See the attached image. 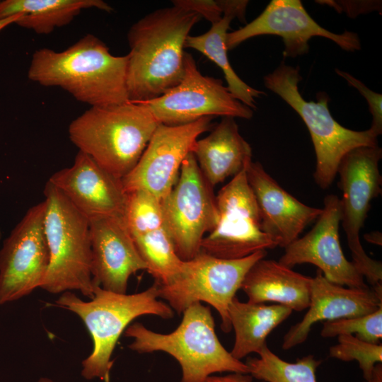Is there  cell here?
I'll list each match as a JSON object with an SVG mask.
<instances>
[{
  "instance_id": "6",
  "label": "cell",
  "mask_w": 382,
  "mask_h": 382,
  "mask_svg": "<svg viewBox=\"0 0 382 382\" xmlns=\"http://www.w3.org/2000/svg\"><path fill=\"white\" fill-rule=\"evenodd\" d=\"M43 193L50 265L41 288L51 294L77 290L91 299L93 283L89 221L49 181Z\"/></svg>"
},
{
  "instance_id": "17",
  "label": "cell",
  "mask_w": 382,
  "mask_h": 382,
  "mask_svg": "<svg viewBox=\"0 0 382 382\" xmlns=\"http://www.w3.org/2000/svg\"><path fill=\"white\" fill-rule=\"evenodd\" d=\"M89 221L124 216L127 192L113 176L88 155L79 151L72 166L53 173L48 180Z\"/></svg>"
},
{
  "instance_id": "27",
  "label": "cell",
  "mask_w": 382,
  "mask_h": 382,
  "mask_svg": "<svg viewBox=\"0 0 382 382\" xmlns=\"http://www.w3.org/2000/svg\"><path fill=\"white\" fill-rule=\"evenodd\" d=\"M257 354L260 357H249L245 361L253 378L266 382H317L316 371L321 361L313 355L304 356L291 363L279 358L267 345Z\"/></svg>"
},
{
  "instance_id": "1",
  "label": "cell",
  "mask_w": 382,
  "mask_h": 382,
  "mask_svg": "<svg viewBox=\"0 0 382 382\" xmlns=\"http://www.w3.org/2000/svg\"><path fill=\"white\" fill-rule=\"evenodd\" d=\"M202 17L173 6L148 13L129 28L127 87L129 101H146L177 85L184 74L185 41Z\"/></svg>"
},
{
  "instance_id": "38",
  "label": "cell",
  "mask_w": 382,
  "mask_h": 382,
  "mask_svg": "<svg viewBox=\"0 0 382 382\" xmlns=\"http://www.w3.org/2000/svg\"><path fill=\"white\" fill-rule=\"evenodd\" d=\"M1 237V228H0V238Z\"/></svg>"
},
{
  "instance_id": "13",
  "label": "cell",
  "mask_w": 382,
  "mask_h": 382,
  "mask_svg": "<svg viewBox=\"0 0 382 382\" xmlns=\"http://www.w3.org/2000/svg\"><path fill=\"white\" fill-rule=\"evenodd\" d=\"M45 201L31 207L4 241L0 250V304L41 288L50 265L44 230Z\"/></svg>"
},
{
  "instance_id": "3",
  "label": "cell",
  "mask_w": 382,
  "mask_h": 382,
  "mask_svg": "<svg viewBox=\"0 0 382 382\" xmlns=\"http://www.w3.org/2000/svg\"><path fill=\"white\" fill-rule=\"evenodd\" d=\"M160 123L141 102L91 107L68 129L71 141L99 166L122 179L136 166Z\"/></svg>"
},
{
  "instance_id": "9",
  "label": "cell",
  "mask_w": 382,
  "mask_h": 382,
  "mask_svg": "<svg viewBox=\"0 0 382 382\" xmlns=\"http://www.w3.org/2000/svg\"><path fill=\"white\" fill-rule=\"evenodd\" d=\"M382 149L378 145L360 146L348 151L337 168L338 186L342 192L341 224L346 234L352 263L366 278L371 287L382 286L381 262L371 258L359 239L371 202L381 193L382 177L379 161Z\"/></svg>"
},
{
  "instance_id": "24",
  "label": "cell",
  "mask_w": 382,
  "mask_h": 382,
  "mask_svg": "<svg viewBox=\"0 0 382 382\" xmlns=\"http://www.w3.org/2000/svg\"><path fill=\"white\" fill-rule=\"evenodd\" d=\"M292 311L280 304L242 302L235 296L228 308L231 325L235 332L231 354L241 360L250 353L257 354L267 345L266 339L270 333Z\"/></svg>"
},
{
  "instance_id": "16",
  "label": "cell",
  "mask_w": 382,
  "mask_h": 382,
  "mask_svg": "<svg viewBox=\"0 0 382 382\" xmlns=\"http://www.w3.org/2000/svg\"><path fill=\"white\" fill-rule=\"evenodd\" d=\"M340 221V199L336 195H328L313 228L286 246L279 262L291 269L310 263L333 284L349 288L368 287L364 277L344 255L339 236Z\"/></svg>"
},
{
  "instance_id": "33",
  "label": "cell",
  "mask_w": 382,
  "mask_h": 382,
  "mask_svg": "<svg viewBox=\"0 0 382 382\" xmlns=\"http://www.w3.org/2000/svg\"><path fill=\"white\" fill-rule=\"evenodd\" d=\"M249 374L231 373L225 376H210L205 382H253Z\"/></svg>"
},
{
  "instance_id": "31",
  "label": "cell",
  "mask_w": 382,
  "mask_h": 382,
  "mask_svg": "<svg viewBox=\"0 0 382 382\" xmlns=\"http://www.w3.org/2000/svg\"><path fill=\"white\" fill-rule=\"evenodd\" d=\"M172 2L173 6L195 12L212 24L219 22L223 16L217 1L175 0L172 1Z\"/></svg>"
},
{
  "instance_id": "30",
  "label": "cell",
  "mask_w": 382,
  "mask_h": 382,
  "mask_svg": "<svg viewBox=\"0 0 382 382\" xmlns=\"http://www.w3.org/2000/svg\"><path fill=\"white\" fill-rule=\"evenodd\" d=\"M335 72L345 79L348 83L357 89L368 103L369 111L372 115V123L369 128L376 137L382 133V95L374 92L365 86L361 81L354 78L347 72L335 69Z\"/></svg>"
},
{
  "instance_id": "28",
  "label": "cell",
  "mask_w": 382,
  "mask_h": 382,
  "mask_svg": "<svg viewBox=\"0 0 382 382\" xmlns=\"http://www.w3.org/2000/svg\"><path fill=\"white\" fill-rule=\"evenodd\" d=\"M329 357L343 361L356 360L364 380H369L376 364L382 362V345L361 340L353 335L337 336V343L329 349Z\"/></svg>"
},
{
  "instance_id": "18",
  "label": "cell",
  "mask_w": 382,
  "mask_h": 382,
  "mask_svg": "<svg viewBox=\"0 0 382 382\" xmlns=\"http://www.w3.org/2000/svg\"><path fill=\"white\" fill-rule=\"evenodd\" d=\"M91 275L93 284L127 294L130 276L147 270L126 225L124 216H104L89 221Z\"/></svg>"
},
{
  "instance_id": "23",
  "label": "cell",
  "mask_w": 382,
  "mask_h": 382,
  "mask_svg": "<svg viewBox=\"0 0 382 382\" xmlns=\"http://www.w3.org/2000/svg\"><path fill=\"white\" fill-rule=\"evenodd\" d=\"M217 2L223 13L221 19L212 24L206 33L189 35L185 47L201 52L215 63L223 71L231 94L253 110L256 108L255 99L265 95V92L250 86L236 74L228 61L226 42L231 22L235 18L245 22V14L248 2L245 0H218Z\"/></svg>"
},
{
  "instance_id": "26",
  "label": "cell",
  "mask_w": 382,
  "mask_h": 382,
  "mask_svg": "<svg viewBox=\"0 0 382 382\" xmlns=\"http://www.w3.org/2000/svg\"><path fill=\"white\" fill-rule=\"evenodd\" d=\"M147 272L160 284H166L180 270L183 263L177 255L165 223L132 236Z\"/></svg>"
},
{
  "instance_id": "4",
  "label": "cell",
  "mask_w": 382,
  "mask_h": 382,
  "mask_svg": "<svg viewBox=\"0 0 382 382\" xmlns=\"http://www.w3.org/2000/svg\"><path fill=\"white\" fill-rule=\"evenodd\" d=\"M158 299L156 282L146 290L132 294L115 293L93 284V297L88 301L71 291L61 294L56 303L79 316L93 340L92 352L82 361L83 377L110 382L113 350L120 336L135 318L144 315L173 318V309Z\"/></svg>"
},
{
  "instance_id": "25",
  "label": "cell",
  "mask_w": 382,
  "mask_h": 382,
  "mask_svg": "<svg viewBox=\"0 0 382 382\" xmlns=\"http://www.w3.org/2000/svg\"><path fill=\"white\" fill-rule=\"evenodd\" d=\"M89 8L113 10L102 0H1L0 19L21 14L16 24L47 35L69 24L81 11Z\"/></svg>"
},
{
  "instance_id": "21",
  "label": "cell",
  "mask_w": 382,
  "mask_h": 382,
  "mask_svg": "<svg viewBox=\"0 0 382 382\" xmlns=\"http://www.w3.org/2000/svg\"><path fill=\"white\" fill-rule=\"evenodd\" d=\"M210 131L195 141L192 153L205 180L214 187L247 167L252 161V149L233 117H223Z\"/></svg>"
},
{
  "instance_id": "19",
  "label": "cell",
  "mask_w": 382,
  "mask_h": 382,
  "mask_svg": "<svg viewBox=\"0 0 382 382\" xmlns=\"http://www.w3.org/2000/svg\"><path fill=\"white\" fill-rule=\"evenodd\" d=\"M381 307L382 289L337 285L329 282L318 269L312 277L308 311L284 335L282 347L288 350L304 342L311 327L318 322L365 316Z\"/></svg>"
},
{
  "instance_id": "22",
  "label": "cell",
  "mask_w": 382,
  "mask_h": 382,
  "mask_svg": "<svg viewBox=\"0 0 382 382\" xmlns=\"http://www.w3.org/2000/svg\"><path fill=\"white\" fill-rule=\"evenodd\" d=\"M312 277L294 272L273 260L257 261L246 273L241 286L248 302H274L301 311L308 308Z\"/></svg>"
},
{
  "instance_id": "14",
  "label": "cell",
  "mask_w": 382,
  "mask_h": 382,
  "mask_svg": "<svg viewBox=\"0 0 382 382\" xmlns=\"http://www.w3.org/2000/svg\"><path fill=\"white\" fill-rule=\"evenodd\" d=\"M214 118L177 126L160 124L136 166L121 180L125 191H145L162 201L176 183L183 162L198 137L213 128Z\"/></svg>"
},
{
  "instance_id": "32",
  "label": "cell",
  "mask_w": 382,
  "mask_h": 382,
  "mask_svg": "<svg viewBox=\"0 0 382 382\" xmlns=\"http://www.w3.org/2000/svg\"><path fill=\"white\" fill-rule=\"evenodd\" d=\"M335 9L338 13L345 12L348 16L354 18L374 11H381V1H316Z\"/></svg>"
},
{
  "instance_id": "37",
  "label": "cell",
  "mask_w": 382,
  "mask_h": 382,
  "mask_svg": "<svg viewBox=\"0 0 382 382\" xmlns=\"http://www.w3.org/2000/svg\"><path fill=\"white\" fill-rule=\"evenodd\" d=\"M38 382H54V381L49 378L43 377V378H40Z\"/></svg>"
},
{
  "instance_id": "5",
  "label": "cell",
  "mask_w": 382,
  "mask_h": 382,
  "mask_svg": "<svg viewBox=\"0 0 382 382\" xmlns=\"http://www.w3.org/2000/svg\"><path fill=\"white\" fill-rule=\"evenodd\" d=\"M180 324L172 332L162 334L134 323L124 332L133 342L129 348L139 353L164 352L182 368L180 382H205L212 374H248L245 363L234 358L221 345L210 308L197 302L183 312Z\"/></svg>"
},
{
  "instance_id": "7",
  "label": "cell",
  "mask_w": 382,
  "mask_h": 382,
  "mask_svg": "<svg viewBox=\"0 0 382 382\" xmlns=\"http://www.w3.org/2000/svg\"><path fill=\"white\" fill-rule=\"evenodd\" d=\"M301 79L299 66L282 62L264 77V84L291 106L306 124L316 157L314 179L320 188L326 189L332 183L344 155L357 147L378 145L377 137L370 129L355 131L340 125L330 114L325 93H318L317 102L306 101L299 91Z\"/></svg>"
},
{
  "instance_id": "20",
  "label": "cell",
  "mask_w": 382,
  "mask_h": 382,
  "mask_svg": "<svg viewBox=\"0 0 382 382\" xmlns=\"http://www.w3.org/2000/svg\"><path fill=\"white\" fill-rule=\"evenodd\" d=\"M246 176L259 209L262 231L285 248L299 238L322 208L308 206L282 188L259 162L251 161Z\"/></svg>"
},
{
  "instance_id": "36",
  "label": "cell",
  "mask_w": 382,
  "mask_h": 382,
  "mask_svg": "<svg viewBox=\"0 0 382 382\" xmlns=\"http://www.w3.org/2000/svg\"><path fill=\"white\" fill-rule=\"evenodd\" d=\"M365 238L369 242H371L377 245H381V236H379L378 232L377 233V235H375V233L366 235Z\"/></svg>"
},
{
  "instance_id": "2",
  "label": "cell",
  "mask_w": 382,
  "mask_h": 382,
  "mask_svg": "<svg viewBox=\"0 0 382 382\" xmlns=\"http://www.w3.org/2000/svg\"><path fill=\"white\" fill-rule=\"evenodd\" d=\"M127 55H112L100 39L87 34L60 52L40 48L33 54L28 79L44 86L59 87L91 107L129 101Z\"/></svg>"
},
{
  "instance_id": "12",
  "label": "cell",
  "mask_w": 382,
  "mask_h": 382,
  "mask_svg": "<svg viewBox=\"0 0 382 382\" xmlns=\"http://www.w3.org/2000/svg\"><path fill=\"white\" fill-rule=\"evenodd\" d=\"M184 74L180 82L146 104L162 125L177 126L202 117L222 116L250 119L253 110L235 98L222 81L204 76L193 57L185 54Z\"/></svg>"
},
{
  "instance_id": "29",
  "label": "cell",
  "mask_w": 382,
  "mask_h": 382,
  "mask_svg": "<svg viewBox=\"0 0 382 382\" xmlns=\"http://www.w3.org/2000/svg\"><path fill=\"white\" fill-rule=\"evenodd\" d=\"M353 334L361 340L378 344L382 338V307L365 316L324 321L320 332L323 337Z\"/></svg>"
},
{
  "instance_id": "15",
  "label": "cell",
  "mask_w": 382,
  "mask_h": 382,
  "mask_svg": "<svg viewBox=\"0 0 382 382\" xmlns=\"http://www.w3.org/2000/svg\"><path fill=\"white\" fill-rule=\"evenodd\" d=\"M262 35H274L282 38L284 57L307 54L308 40L317 36L331 40L347 51L361 48L356 33L345 31L337 34L326 30L310 16L299 0L271 1L256 18L227 33V49L232 50L250 38Z\"/></svg>"
},
{
  "instance_id": "10",
  "label": "cell",
  "mask_w": 382,
  "mask_h": 382,
  "mask_svg": "<svg viewBox=\"0 0 382 382\" xmlns=\"http://www.w3.org/2000/svg\"><path fill=\"white\" fill-rule=\"evenodd\" d=\"M218 222L201 243V251L224 260H237L279 247L261 226L259 209L248 182L246 168L218 192Z\"/></svg>"
},
{
  "instance_id": "35",
  "label": "cell",
  "mask_w": 382,
  "mask_h": 382,
  "mask_svg": "<svg viewBox=\"0 0 382 382\" xmlns=\"http://www.w3.org/2000/svg\"><path fill=\"white\" fill-rule=\"evenodd\" d=\"M21 17V14L15 15L8 18L0 19V30L6 28V26L16 23L18 19Z\"/></svg>"
},
{
  "instance_id": "8",
  "label": "cell",
  "mask_w": 382,
  "mask_h": 382,
  "mask_svg": "<svg viewBox=\"0 0 382 382\" xmlns=\"http://www.w3.org/2000/svg\"><path fill=\"white\" fill-rule=\"evenodd\" d=\"M266 255L267 250H260L243 258L224 260L200 251L183 260L179 272L168 283L156 282L158 297L178 314L197 302L212 306L221 317V330L228 333L232 330L228 306L248 271Z\"/></svg>"
},
{
  "instance_id": "11",
  "label": "cell",
  "mask_w": 382,
  "mask_h": 382,
  "mask_svg": "<svg viewBox=\"0 0 382 382\" xmlns=\"http://www.w3.org/2000/svg\"><path fill=\"white\" fill-rule=\"evenodd\" d=\"M212 188L190 153L183 162L176 183L161 201L166 228L182 260H190L201 251L203 238L218 222Z\"/></svg>"
},
{
  "instance_id": "34",
  "label": "cell",
  "mask_w": 382,
  "mask_h": 382,
  "mask_svg": "<svg viewBox=\"0 0 382 382\" xmlns=\"http://www.w3.org/2000/svg\"><path fill=\"white\" fill-rule=\"evenodd\" d=\"M364 382H382L381 363H378L376 364L371 377L369 380H364Z\"/></svg>"
}]
</instances>
